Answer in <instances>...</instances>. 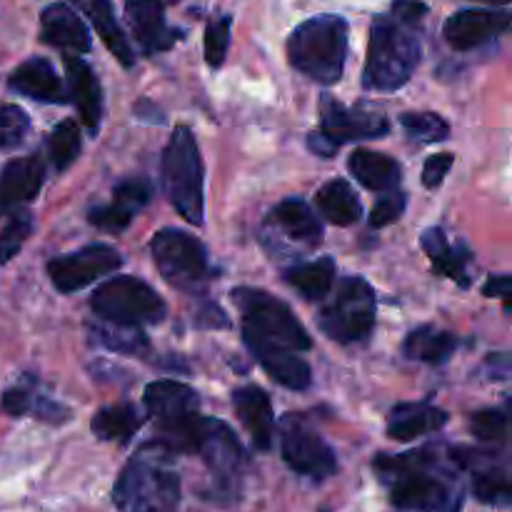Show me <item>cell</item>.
<instances>
[{
    "instance_id": "obj_1",
    "label": "cell",
    "mask_w": 512,
    "mask_h": 512,
    "mask_svg": "<svg viewBox=\"0 0 512 512\" xmlns=\"http://www.w3.org/2000/svg\"><path fill=\"white\" fill-rule=\"evenodd\" d=\"M375 468L390 485V503L403 512H458L460 490L438 468L430 450L405 455H380Z\"/></svg>"
},
{
    "instance_id": "obj_2",
    "label": "cell",
    "mask_w": 512,
    "mask_h": 512,
    "mask_svg": "<svg viewBox=\"0 0 512 512\" xmlns=\"http://www.w3.org/2000/svg\"><path fill=\"white\" fill-rule=\"evenodd\" d=\"M288 58L295 70L318 83H338L348 58V23L338 15H315L293 30Z\"/></svg>"
},
{
    "instance_id": "obj_3",
    "label": "cell",
    "mask_w": 512,
    "mask_h": 512,
    "mask_svg": "<svg viewBox=\"0 0 512 512\" xmlns=\"http://www.w3.org/2000/svg\"><path fill=\"white\" fill-rule=\"evenodd\" d=\"M420 63V40L413 28L393 18L375 20L370 30L363 85L380 93L403 88Z\"/></svg>"
},
{
    "instance_id": "obj_4",
    "label": "cell",
    "mask_w": 512,
    "mask_h": 512,
    "mask_svg": "<svg viewBox=\"0 0 512 512\" xmlns=\"http://www.w3.org/2000/svg\"><path fill=\"white\" fill-rule=\"evenodd\" d=\"M203 178V158H200L193 130L180 125L173 130V138L165 145L163 188L173 208L193 225H203Z\"/></svg>"
},
{
    "instance_id": "obj_5",
    "label": "cell",
    "mask_w": 512,
    "mask_h": 512,
    "mask_svg": "<svg viewBox=\"0 0 512 512\" xmlns=\"http://www.w3.org/2000/svg\"><path fill=\"white\" fill-rule=\"evenodd\" d=\"M145 408L160 430V445L170 453H193L200 420L198 393L175 380H158L145 388Z\"/></svg>"
},
{
    "instance_id": "obj_6",
    "label": "cell",
    "mask_w": 512,
    "mask_h": 512,
    "mask_svg": "<svg viewBox=\"0 0 512 512\" xmlns=\"http://www.w3.org/2000/svg\"><path fill=\"white\" fill-rule=\"evenodd\" d=\"M113 503L120 512H175L180 503V478L160 460H130L113 490Z\"/></svg>"
},
{
    "instance_id": "obj_7",
    "label": "cell",
    "mask_w": 512,
    "mask_h": 512,
    "mask_svg": "<svg viewBox=\"0 0 512 512\" xmlns=\"http://www.w3.org/2000/svg\"><path fill=\"white\" fill-rule=\"evenodd\" d=\"M233 303L243 313V333L273 343L285 350H310L313 340L308 338L303 325L293 315V310L278 298L258 288H235L230 293Z\"/></svg>"
},
{
    "instance_id": "obj_8",
    "label": "cell",
    "mask_w": 512,
    "mask_h": 512,
    "mask_svg": "<svg viewBox=\"0 0 512 512\" xmlns=\"http://www.w3.org/2000/svg\"><path fill=\"white\" fill-rule=\"evenodd\" d=\"M90 308L105 323L130 325V328L160 323L168 313L163 298L148 283L130 275L110 278L95 288Z\"/></svg>"
},
{
    "instance_id": "obj_9",
    "label": "cell",
    "mask_w": 512,
    "mask_h": 512,
    "mask_svg": "<svg viewBox=\"0 0 512 512\" xmlns=\"http://www.w3.org/2000/svg\"><path fill=\"white\" fill-rule=\"evenodd\" d=\"M320 330L338 343H358L375 328V293L363 278H345L320 310Z\"/></svg>"
},
{
    "instance_id": "obj_10",
    "label": "cell",
    "mask_w": 512,
    "mask_h": 512,
    "mask_svg": "<svg viewBox=\"0 0 512 512\" xmlns=\"http://www.w3.org/2000/svg\"><path fill=\"white\" fill-rule=\"evenodd\" d=\"M150 253H153L160 275L175 288L195 290L208 280L210 268L205 248L185 230H160L150 243Z\"/></svg>"
},
{
    "instance_id": "obj_11",
    "label": "cell",
    "mask_w": 512,
    "mask_h": 512,
    "mask_svg": "<svg viewBox=\"0 0 512 512\" xmlns=\"http://www.w3.org/2000/svg\"><path fill=\"white\" fill-rule=\"evenodd\" d=\"M120 253L110 245H88L48 263V275L60 293H75L120 268Z\"/></svg>"
},
{
    "instance_id": "obj_12",
    "label": "cell",
    "mask_w": 512,
    "mask_h": 512,
    "mask_svg": "<svg viewBox=\"0 0 512 512\" xmlns=\"http://www.w3.org/2000/svg\"><path fill=\"white\" fill-rule=\"evenodd\" d=\"M283 460L295 473L313 480H325L338 470L333 448L293 415L283 423Z\"/></svg>"
},
{
    "instance_id": "obj_13",
    "label": "cell",
    "mask_w": 512,
    "mask_h": 512,
    "mask_svg": "<svg viewBox=\"0 0 512 512\" xmlns=\"http://www.w3.org/2000/svg\"><path fill=\"white\" fill-rule=\"evenodd\" d=\"M388 118L383 110L358 105V108H345L338 100L323 95L320 100V133L333 145H343L348 140L360 138H380L388 133Z\"/></svg>"
},
{
    "instance_id": "obj_14",
    "label": "cell",
    "mask_w": 512,
    "mask_h": 512,
    "mask_svg": "<svg viewBox=\"0 0 512 512\" xmlns=\"http://www.w3.org/2000/svg\"><path fill=\"white\" fill-rule=\"evenodd\" d=\"M205 460L215 478L223 483H233L240 478L245 468V448L235 438L233 430L225 423L213 418L200 420L198 435H195V450Z\"/></svg>"
},
{
    "instance_id": "obj_15",
    "label": "cell",
    "mask_w": 512,
    "mask_h": 512,
    "mask_svg": "<svg viewBox=\"0 0 512 512\" xmlns=\"http://www.w3.org/2000/svg\"><path fill=\"white\" fill-rule=\"evenodd\" d=\"M510 28L508 10H458L445 20L443 35L450 48L473 50Z\"/></svg>"
},
{
    "instance_id": "obj_16",
    "label": "cell",
    "mask_w": 512,
    "mask_h": 512,
    "mask_svg": "<svg viewBox=\"0 0 512 512\" xmlns=\"http://www.w3.org/2000/svg\"><path fill=\"white\" fill-rule=\"evenodd\" d=\"M45 180V163L38 155H25L5 165L0 173V215L23 208L40 193Z\"/></svg>"
},
{
    "instance_id": "obj_17",
    "label": "cell",
    "mask_w": 512,
    "mask_h": 512,
    "mask_svg": "<svg viewBox=\"0 0 512 512\" xmlns=\"http://www.w3.org/2000/svg\"><path fill=\"white\" fill-rule=\"evenodd\" d=\"M243 340L245 345H248L250 353L255 355V360L263 365V370L275 380V383H280L283 388H290V390L308 388L310 378H313L310 365L305 363L303 358H298L293 350L278 348V345L265 343V340L255 338V335H248V333H243Z\"/></svg>"
},
{
    "instance_id": "obj_18",
    "label": "cell",
    "mask_w": 512,
    "mask_h": 512,
    "mask_svg": "<svg viewBox=\"0 0 512 512\" xmlns=\"http://www.w3.org/2000/svg\"><path fill=\"white\" fill-rule=\"evenodd\" d=\"M40 38L53 48L68 55H80L90 50V33L83 20L70 5L53 3L40 15Z\"/></svg>"
},
{
    "instance_id": "obj_19",
    "label": "cell",
    "mask_w": 512,
    "mask_h": 512,
    "mask_svg": "<svg viewBox=\"0 0 512 512\" xmlns=\"http://www.w3.org/2000/svg\"><path fill=\"white\" fill-rule=\"evenodd\" d=\"M125 18H128L135 40L145 53H163V50L173 48L180 35L173 28H168L163 5L158 0H128Z\"/></svg>"
},
{
    "instance_id": "obj_20",
    "label": "cell",
    "mask_w": 512,
    "mask_h": 512,
    "mask_svg": "<svg viewBox=\"0 0 512 512\" xmlns=\"http://www.w3.org/2000/svg\"><path fill=\"white\" fill-rule=\"evenodd\" d=\"M233 408L238 413L240 423L248 430V435L253 438V445L258 450H270L273 445V405L265 390L248 385V388H240L233 393Z\"/></svg>"
},
{
    "instance_id": "obj_21",
    "label": "cell",
    "mask_w": 512,
    "mask_h": 512,
    "mask_svg": "<svg viewBox=\"0 0 512 512\" xmlns=\"http://www.w3.org/2000/svg\"><path fill=\"white\" fill-rule=\"evenodd\" d=\"M65 73H68L70 93H73L85 128L90 133H98L100 118H103V90H100L98 75L85 60L75 58V55H65Z\"/></svg>"
},
{
    "instance_id": "obj_22",
    "label": "cell",
    "mask_w": 512,
    "mask_h": 512,
    "mask_svg": "<svg viewBox=\"0 0 512 512\" xmlns=\"http://www.w3.org/2000/svg\"><path fill=\"white\" fill-rule=\"evenodd\" d=\"M10 88L25 98L43 100V103H65V90L58 73L45 58H30L13 70Z\"/></svg>"
},
{
    "instance_id": "obj_23",
    "label": "cell",
    "mask_w": 512,
    "mask_h": 512,
    "mask_svg": "<svg viewBox=\"0 0 512 512\" xmlns=\"http://www.w3.org/2000/svg\"><path fill=\"white\" fill-rule=\"evenodd\" d=\"M68 3L73 5V8H78L80 13H83L85 18L93 23L95 33L103 38L105 48H108L110 53H113L115 58L125 65V68H130V65L135 63L133 48H130L128 38H125V33H123V28L118 25V20H115L110 0H68Z\"/></svg>"
},
{
    "instance_id": "obj_24",
    "label": "cell",
    "mask_w": 512,
    "mask_h": 512,
    "mask_svg": "<svg viewBox=\"0 0 512 512\" xmlns=\"http://www.w3.org/2000/svg\"><path fill=\"white\" fill-rule=\"evenodd\" d=\"M268 223L275 225L285 238L295 240V243L318 245L323 240V228H320L318 218L298 198H288L275 205L268 215Z\"/></svg>"
},
{
    "instance_id": "obj_25",
    "label": "cell",
    "mask_w": 512,
    "mask_h": 512,
    "mask_svg": "<svg viewBox=\"0 0 512 512\" xmlns=\"http://www.w3.org/2000/svg\"><path fill=\"white\" fill-rule=\"evenodd\" d=\"M348 168L360 185H365L368 190H378V193H390L400 183V165L375 150H355L348 160Z\"/></svg>"
},
{
    "instance_id": "obj_26",
    "label": "cell",
    "mask_w": 512,
    "mask_h": 512,
    "mask_svg": "<svg viewBox=\"0 0 512 512\" xmlns=\"http://www.w3.org/2000/svg\"><path fill=\"white\" fill-rule=\"evenodd\" d=\"M448 423V413L433 405H400L393 410L388 425V435L400 443H408V440L420 438L425 433H435L443 425Z\"/></svg>"
},
{
    "instance_id": "obj_27",
    "label": "cell",
    "mask_w": 512,
    "mask_h": 512,
    "mask_svg": "<svg viewBox=\"0 0 512 512\" xmlns=\"http://www.w3.org/2000/svg\"><path fill=\"white\" fill-rule=\"evenodd\" d=\"M423 250L428 253L430 263H433L435 273L445 275V278L455 280L460 288H468V258L470 255L465 250L453 248L445 238V233L440 228H430L423 233Z\"/></svg>"
},
{
    "instance_id": "obj_28",
    "label": "cell",
    "mask_w": 512,
    "mask_h": 512,
    "mask_svg": "<svg viewBox=\"0 0 512 512\" xmlns=\"http://www.w3.org/2000/svg\"><path fill=\"white\" fill-rule=\"evenodd\" d=\"M315 203H318L323 218L328 223L340 225V228L358 223L360 213H363L358 193H355L348 180H330V183H325L318 190V195H315Z\"/></svg>"
},
{
    "instance_id": "obj_29",
    "label": "cell",
    "mask_w": 512,
    "mask_h": 512,
    "mask_svg": "<svg viewBox=\"0 0 512 512\" xmlns=\"http://www.w3.org/2000/svg\"><path fill=\"white\" fill-rule=\"evenodd\" d=\"M285 280L293 285L303 298L320 300L330 293L335 280V260L333 258H318L313 263L295 265V268L285 270Z\"/></svg>"
},
{
    "instance_id": "obj_30",
    "label": "cell",
    "mask_w": 512,
    "mask_h": 512,
    "mask_svg": "<svg viewBox=\"0 0 512 512\" xmlns=\"http://www.w3.org/2000/svg\"><path fill=\"white\" fill-rule=\"evenodd\" d=\"M143 425V418L133 405H113V408H103L93 418V433L105 443L125 445Z\"/></svg>"
},
{
    "instance_id": "obj_31",
    "label": "cell",
    "mask_w": 512,
    "mask_h": 512,
    "mask_svg": "<svg viewBox=\"0 0 512 512\" xmlns=\"http://www.w3.org/2000/svg\"><path fill=\"white\" fill-rule=\"evenodd\" d=\"M458 348V340L453 333H445V330H433V328H420L413 330L405 340L403 350L408 358L423 360V363L440 365L453 355V350Z\"/></svg>"
},
{
    "instance_id": "obj_32",
    "label": "cell",
    "mask_w": 512,
    "mask_h": 512,
    "mask_svg": "<svg viewBox=\"0 0 512 512\" xmlns=\"http://www.w3.org/2000/svg\"><path fill=\"white\" fill-rule=\"evenodd\" d=\"M90 335L98 345L113 350V353L125 355H143L148 353V338L140 328H130V325H115V323H93L90 325Z\"/></svg>"
},
{
    "instance_id": "obj_33",
    "label": "cell",
    "mask_w": 512,
    "mask_h": 512,
    "mask_svg": "<svg viewBox=\"0 0 512 512\" xmlns=\"http://www.w3.org/2000/svg\"><path fill=\"white\" fill-rule=\"evenodd\" d=\"M48 153L50 163L58 173H63L75 163V158L80 155V130L73 120H63V123L55 125L48 138Z\"/></svg>"
},
{
    "instance_id": "obj_34",
    "label": "cell",
    "mask_w": 512,
    "mask_h": 512,
    "mask_svg": "<svg viewBox=\"0 0 512 512\" xmlns=\"http://www.w3.org/2000/svg\"><path fill=\"white\" fill-rule=\"evenodd\" d=\"M473 493L480 503L510 505L512 488H510L508 468H495L493 465V468L488 470H480V473L475 475Z\"/></svg>"
},
{
    "instance_id": "obj_35",
    "label": "cell",
    "mask_w": 512,
    "mask_h": 512,
    "mask_svg": "<svg viewBox=\"0 0 512 512\" xmlns=\"http://www.w3.org/2000/svg\"><path fill=\"white\" fill-rule=\"evenodd\" d=\"M400 123L408 130L410 138L423 140V143H440L450 133V125L438 113H403Z\"/></svg>"
},
{
    "instance_id": "obj_36",
    "label": "cell",
    "mask_w": 512,
    "mask_h": 512,
    "mask_svg": "<svg viewBox=\"0 0 512 512\" xmlns=\"http://www.w3.org/2000/svg\"><path fill=\"white\" fill-rule=\"evenodd\" d=\"M470 430L475 438L485 440V443H505L508 440V413L500 408L480 410L470 420Z\"/></svg>"
},
{
    "instance_id": "obj_37",
    "label": "cell",
    "mask_w": 512,
    "mask_h": 512,
    "mask_svg": "<svg viewBox=\"0 0 512 512\" xmlns=\"http://www.w3.org/2000/svg\"><path fill=\"white\" fill-rule=\"evenodd\" d=\"M30 130V118L18 105L0 108V150H10L25 140Z\"/></svg>"
},
{
    "instance_id": "obj_38",
    "label": "cell",
    "mask_w": 512,
    "mask_h": 512,
    "mask_svg": "<svg viewBox=\"0 0 512 512\" xmlns=\"http://www.w3.org/2000/svg\"><path fill=\"white\" fill-rule=\"evenodd\" d=\"M230 45V18L223 15L218 20H210L208 28H205V60H208L210 68H220L228 55Z\"/></svg>"
},
{
    "instance_id": "obj_39",
    "label": "cell",
    "mask_w": 512,
    "mask_h": 512,
    "mask_svg": "<svg viewBox=\"0 0 512 512\" xmlns=\"http://www.w3.org/2000/svg\"><path fill=\"white\" fill-rule=\"evenodd\" d=\"M30 230H33V223H30L28 215H13L3 225V230H0V265L8 263L10 258H15L20 253Z\"/></svg>"
},
{
    "instance_id": "obj_40",
    "label": "cell",
    "mask_w": 512,
    "mask_h": 512,
    "mask_svg": "<svg viewBox=\"0 0 512 512\" xmlns=\"http://www.w3.org/2000/svg\"><path fill=\"white\" fill-rule=\"evenodd\" d=\"M150 200V185L145 180H125L113 190V203L123 208L125 213L135 215L140 208H145Z\"/></svg>"
},
{
    "instance_id": "obj_41",
    "label": "cell",
    "mask_w": 512,
    "mask_h": 512,
    "mask_svg": "<svg viewBox=\"0 0 512 512\" xmlns=\"http://www.w3.org/2000/svg\"><path fill=\"white\" fill-rule=\"evenodd\" d=\"M405 203H408V200H405V193L390 190L385 198H380L378 203H375L373 213H370V228H385V225L395 223V220L405 213Z\"/></svg>"
},
{
    "instance_id": "obj_42",
    "label": "cell",
    "mask_w": 512,
    "mask_h": 512,
    "mask_svg": "<svg viewBox=\"0 0 512 512\" xmlns=\"http://www.w3.org/2000/svg\"><path fill=\"white\" fill-rule=\"evenodd\" d=\"M88 220H90V225L105 230V233H120V230L128 228L130 220H133V215L125 213V210L118 208L115 203H110V205H103V208L90 210Z\"/></svg>"
},
{
    "instance_id": "obj_43",
    "label": "cell",
    "mask_w": 512,
    "mask_h": 512,
    "mask_svg": "<svg viewBox=\"0 0 512 512\" xmlns=\"http://www.w3.org/2000/svg\"><path fill=\"white\" fill-rule=\"evenodd\" d=\"M425 15H428V5L420 3V0H395L393 8H390V18L408 25V28H418Z\"/></svg>"
},
{
    "instance_id": "obj_44",
    "label": "cell",
    "mask_w": 512,
    "mask_h": 512,
    "mask_svg": "<svg viewBox=\"0 0 512 512\" xmlns=\"http://www.w3.org/2000/svg\"><path fill=\"white\" fill-rule=\"evenodd\" d=\"M450 168H453V155L450 153H438L433 155V158L425 160V168H423L425 188H438V185L445 180V175H448Z\"/></svg>"
},
{
    "instance_id": "obj_45",
    "label": "cell",
    "mask_w": 512,
    "mask_h": 512,
    "mask_svg": "<svg viewBox=\"0 0 512 512\" xmlns=\"http://www.w3.org/2000/svg\"><path fill=\"white\" fill-rule=\"evenodd\" d=\"M30 403H33V395H30L28 388H10L3 393V410L13 418L28 413Z\"/></svg>"
},
{
    "instance_id": "obj_46",
    "label": "cell",
    "mask_w": 512,
    "mask_h": 512,
    "mask_svg": "<svg viewBox=\"0 0 512 512\" xmlns=\"http://www.w3.org/2000/svg\"><path fill=\"white\" fill-rule=\"evenodd\" d=\"M485 295H493V298H500L505 305L510 303L512 298V280L510 275H498V278H490L483 288Z\"/></svg>"
},
{
    "instance_id": "obj_47",
    "label": "cell",
    "mask_w": 512,
    "mask_h": 512,
    "mask_svg": "<svg viewBox=\"0 0 512 512\" xmlns=\"http://www.w3.org/2000/svg\"><path fill=\"white\" fill-rule=\"evenodd\" d=\"M308 148L313 150V153H318L320 158H333L335 153H338V145H333L330 143L328 138H325L323 133H310L308 135Z\"/></svg>"
},
{
    "instance_id": "obj_48",
    "label": "cell",
    "mask_w": 512,
    "mask_h": 512,
    "mask_svg": "<svg viewBox=\"0 0 512 512\" xmlns=\"http://www.w3.org/2000/svg\"><path fill=\"white\" fill-rule=\"evenodd\" d=\"M483 3H498V5H508L510 0H483Z\"/></svg>"
},
{
    "instance_id": "obj_49",
    "label": "cell",
    "mask_w": 512,
    "mask_h": 512,
    "mask_svg": "<svg viewBox=\"0 0 512 512\" xmlns=\"http://www.w3.org/2000/svg\"><path fill=\"white\" fill-rule=\"evenodd\" d=\"M158 3L160 5H163V3H178V0H158Z\"/></svg>"
}]
</instances>
